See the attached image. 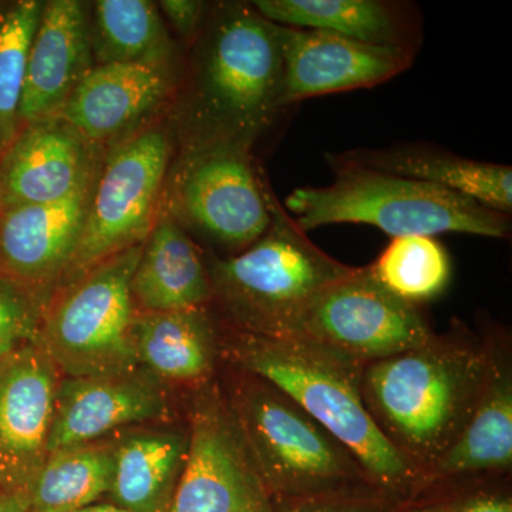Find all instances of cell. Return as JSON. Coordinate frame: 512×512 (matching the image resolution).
I'll return each mask as SVG.
<instances>
[{"mask_svg": "<svg viewBox=\"0 0 512 512\" xmlns=\"http://www.w3.org/2000/svg\"><path fill=\"white\" fill-rule=\"evenodd\" d=\"M281 26L252 3L210 6L173 99L178 154L254 147L282 107Z\"/></svg>", "mask_w": 512, "mask_h": 512, "instance_id": "6da1fadb", "label": "cell"}, {"mask_svg": "<svg viewBox=\"0 0 512 512\" xmlns=\"http://www.w3.org/2000/svg\"><path fill=\"white\" fill-rule=\"evenodd\" d=\"M221 357L234 369L278 387L329 431L359 461L380 493L409 504L426 490V478L367 412L363 367L305 336H264L229 328Z\"/></svg>", "mask_w": 512, "mask_h": 512, "instance_id": "7a4b0ae2", "label": "cell"}, {"mask_svg": "<svg viewBox=\"0 0 512 512\" xmlns=\"http://www.w3.org/2000/svg\"><path fill=\"white\" fill-rule=\"evenodd\" d=\"M491 360L493 339L458 329L363 367L367 412L424 478L466 429Z\"/></svg>", "mask_w": 512, "mask_h": 512, "instance_id": "3957f363", "label": "cell"}, {"mask_svg": "<svg viewBox=\"0 0 512 512\" xmlns=\"http://www.w3.org/2000/svg\"><path fill=\"white\" fill-rule=\"evenodd\" d=\"M271 225L239 254L211 258L212 301L229 328L295 336L320 293L355 271L325 254L296 225L266 181Z\"/></svg>", "mask_w": 512, "mask_h": 512, "instance_id": "277c9868", "label": "cell"}, {"mask_svg": "<svg viewBox=\"0 0 512 512\" xmlns=\"http://www.w3.org/2000/svg\"><path fill=\"white\" fill-rule=\"evenodd\" d=\"M335 180L326 187L298 188L285 210L303 232L332 224H366L390 237L440 234L508 238L510 215L437 185L383 173L326 156Z\"/></svg>", "mask_w": 512, "mask_h": 512, "instance_id": "5b68a950", "label": "cell"}, {"mask_svg": "<svg viewBox=\"0 0 512 512\" xmlns=\"http://www.w3.org/2000/svg\"><path fill=\"white\" fill-rule=\"evenodd\" d=\"M234 372L225 396L274 501L380 493L348 448L291 397L261 377Z\"/></svg>", "mask_w": 512, "mask_h": 512, "instance_id": "8992f818", "label": "cell"}, {"mask_svg": "<svg viewBox=\"0 0 512 512\" xmlns=\"http://www.w3.org/2000/svg\"><path fill=\"white\" fill-rule=\"evenodd\" d=\"M143 247L101 262L50 296L39 340L60 376L113 375L140 367L131 278Z\"/></svg>", "mask_w": 512, "mask_h": 512, "instance_id": "52a82bcc", "label": "cell"}, {"mask_svg": "<svg viewBox=\"0 0 512 512\" xmlns=\"http://www.w3.org/2000/svg\"><path fill=\"white\" fill-rule=\"evenodd\" d=\"M174 154L170 124L148 123L104 150L82 237L57 289L144 244L163 208Z\"/></svg>", "mask_w": 512, "mask_h": 512, "instance_id": "ba28073f", "label": "cell"}, {"mask_svg": "<svg viewBox=\"0 0 512 512\" xmlns=\"http://www.w3.org/2000/svg\"><path fill=\"white\" fill-rule=\"evenodd\" d=\"M164 211L215 247L239 254L271 225L266 180L251 148L218 146L178 154L165 180Z\"/></svg>", "mask_w": 512, "mask_h": 512, "instance_id": "9c48e42d", "label": "cell"}, {"mask_svg": "<svg viewBox=\"0 0 512 512\" xmlns=\"http://www.w3.org/2000/svg\"><path fill=\"white\" fill-rule=\"evenodd\" d=\"M167 512H274L224 389L212 380L192 400L187 457Z\"/></svg>", "mask_w": 512, "mask_h": 512, "instance_id": "30bf717a", "label": "cell"}, {"mask_svg": "<svg viewBox=\"0 0 512 512\" xmlns=\"http://www.w3.org/2000/svg\"><path fill=\"white\" fill-rule=\"evenodd\" d=\"M434 335L420 306L386 291L362 266L320 293L296 336L366 366L419 348Z\"/></svg>", "mask_w": 512, "mask_h": 512, "instance_id": "8fae6325", "label": "cell"}, {"mask_svg": "<svg viewBox=\"0 0 512 512\" xmlns=\"http://www.w3.org/2000/svg\"><path fill=\"white\" fill-rule=\"evenodd\" d=\"M60 377L40 340L0 362V493L26 494L49 457Z\"/></svg>", "mask_w": 512, "mask_h": 512, "instance_id": "7c38bea8", "label": "cell"}, {"mask_svg": "<svg viewBox=\"0 0 512 512\" xmlns=\"http://www.w3.org/2000/svg\"><path fill=\"white\" fill-rule=\"evenodd\" d=\"M180 80L178 64H97L59 117L93 146L107 150L147 126L173 101Z\"/></svg>", "mask_w": 512, "mask_h": 512, "instance_id": "4fadbf2b", "label": "cell"}, {"mask_svg": "<svg viewBox=\"0 0 512 512\" xmlns=\"http://www.w3.org/2000/svg\"><path fill=\"white\" fill-rule=\"evenodd\" d=\"M168 414L163 383L141 367L113 375L60 377L49 454L96 443Z\"/></svg>", "mask_w": 512, "mask_h": 512, "instance_id": "5bb4252c", "label": "cell"}, {"mask_svg": "<svg viewBox=\"0 0 512 512\" xmlns=\"http://www.w3.org/2000/svg\"><path fill=\"white\" fill-rule=\"evenodd\" d=\"M103 154L60 117L20 128L0 157V212L69 197L96 177Z\"/></svg>", "mask_w": 512, "mask_h": 512, "instance_id": "9a60e30c", "label": "cell"}, {"mask_svg": "<svg viewBox=\"0 0 512 512\" xmlns=\"http://www.w3.org/2000/svg\"><path fill=\"white\" fill-rule=\"evenodd\" d=\"M282 107L323 94L367 89L409 69V50L367 45L320 30L281 26Z\"/></svg>", "mask_w": 512, "mask_h": 512, "instance_id": "2e32d148", "label": "cell"}, {"mask_svg": "<svg viewBox=\"0 0 512 512\" xmlns=\"http://www.w3.org/2000/svg\"><path fill=\"white\" fill-rule=\"evenodd\" d=\"M96 178L63 200L0 212V272L49 301L79 245Z\"/></svg>", "mask_w": 512, "mask_h": 512, "instance_id": "e0dca14e", "label": "cell"}, {"mask_svg": "<svg viewBox=\"0 0 512 512\" xmlns=\"http://www.w3.org/2000/svg\"><path fill=\"white\" fill-rule=\"evenodd\" d=\"M90 5L82 0L45 2L30 46L19 130L59 117L74 89L96 66L90 43Z\"/></svg>", "mask_w": 512, "mask_h": 512, "instance_id": "ac0fdd59", "label": "cell"}, {"mask_svg": "<svg viewBox=\"0 0 512 512\" xmlns=\"http://www.w3.org/2000/svg\"><path fill=\"white\" fill-rule=\"evenodd\" d=\"M138 313L187 311L212 301L210 272L195 242L161 208L131 278Z\"/></svg>", "mask_w": 512, "mask_h": 512, "instance_id": "d6986e66", "label": "cell"}, {"mask_svg": "<svg viewBox=\"0 0 512 512\" xmlns=\"http://www.w3.org/2000/svg\"><path fill=\"white\" fill-rule=\"evenodd\" d=\"M222 335L207 306L187 311L138 313L134 342L138 365L163 382H211Z\"/></svg>", "mask_w": 512, "mask_h": 512, "instance_id": "ffe728a7", "label": "cell"}, {"mask_svg": "<svg viewBox=\"0 0 512 512\" xmlns=\"http://www.w3.org/2000/svg\"><path fill=\"white\" fill-rule=\"evenodd\" d=\"M512 466V367L504 343L493 338L490 373L466 429L429 474L440 481L507 473Z\"/></svg>", "mask_w": 512, "mask_h": 512, "instance_id": "44dd1931", "label": "cell"}, {"mask_svg": "<svg viewBox=\"0 0 512 512\" xmlns=\"http://www.w3.org/2000/svg\"><path fill=\"white\" fill-rule=\"evenodd\" d=\"M339 160L383 173L423 181L457 192L478 204L510 215L512 168L510 165L468 160L439 148L400 146L383 150L348 151Z\"/></svg>", "mask_w": 512, "mask_h": 512, "instance_id": "7402d4cb", "label": "cell"}, {"mask_svg": "<svg viewBox=\"0 0 512 512\" xmlns=\"http://www.w3.org/2000/svg\"><path fill=\"white\" fill-rule=\"evenodd\" d=\"M269 22L320 30L367 45L416 52V20L403 5L383 0H255Z\"/></svg>", "mask_w": 512, "mask_h": 512, "instance_id": "603a6c76", "label": "cell"}, {"mask_svg": "<svg viewBox=\"0 0 512 512\" xmlns=\"http://www.w3.org/2000/svg\"><path fill=\"white\" fill-rule=\"evenodd\" d=\"M114 441L110 495L131 512H167L188 450V429L133 430Z\"/></svg>", "mask_w": 512, "mask_h": 512, "instance_id": "cb8c5ba5", "label": "cell"}, {"mask_svg": "<svg viewBox=\"0 0 512 512\" xmlns=\"http://www.w3.org/2000/svg\"><path fill=\"white\" fill-rule=\"evenodd\" d=\"M94 64H178L177 45L157 3L97 0L90 5Z\"/></svg>", "mask_w": 512, "mask_h": 512, "instance_id": "d4e9b609", "label": "cell"}, {"mask_svg": "<svg viewBox=\"0 0 512 512\" xmlns=\"http://www.w3.org/2000/svg\"><path fill=\"white\" fill-rule=\"evenodd\" d=\"M114 441H96L49 454L26 491L29 512H76L109 494Z\"/></svg>", "mask_w": 512, "mask_h": 512, "instance_id": "484cf974", "label": "cell"}, {"mask_svg": "<svg viewBox=\"0 0 512 512\" xmlns=\"http://www.w3.org/2000/svg\"><path fill=\"white\" fill-rule=\"evenodd\" d=\"M367 269L386 291L416 306L440 296L451 279L446 248L427 235L394 237Z\"/></svg>", "mask_w": 512, "mask_h": 512, "instance_id": "4316f807", "label": "cell"}, {"mask_svg": "<svg viewBox=\"0 0 512 512\" xmlns=\"http://www.w3.org/2000/svg\"><path fill=\"white\" fill-rule=\"evenodd\" d=\"M43 6L42 0L0 3V157L18 134L20 97Z\"/></svg>", "mask_w": 512, "mask_h": 512, "instance_id": "83f0119b", "label": "cell"}, {"mask_svg": "<svg viewBox=\"0 0 512 512\" xmlns=\"http://www.w3.org/2000/svg\"><path fill=\"white\" fill-rule=\"evenodd\" d=\"M46 299L0 272V362L40 338Z\"/></svg>", "mask_w": 512, "mask_h": 512, "instance_id": "f1b7e54d", "label": "cell"}, {"mask_svg": "<svg viewBox=\"0 0 512 512\" xmlns=\"http://www.w3.org/2000/svg\"><path fill=\"white\" fill-rule=\"evenodd\" d=\"M403 503L382 493L323 495L274 501V512H397Z\"/></svg>", "mask_w": 512, "mask_h": 512, "instance_id": "f546056e", "label": "cell"}, {"mask_svg": "<svg viewBox=\"0 0 512 512\" xmlns=\"http://www.w3.org/2000/svg\"><path fill=\"white\" fill-rule=\"evenodd\" d=\"M158 8L178 37L191 47L200 36L210 6L200 0H163Z\"/></svg>", "mask_w": 512, "mask_h": 512, "instance_id": "4dcf8cb0", "label": "cell"}, {"mask_svg": "<svg viewBox=\"0 0 512 512\" xmlns=\"http://www.w3.org/2000/svg\"><path fill=\"white\" fill-rule=\"evenodd\" d=\"M454 512H512L511 495L495 490L461 495Z\"/></svg>", "mask_w": 512, "mask_h": 512, "instance_id": "1f68e13d", "label": "cell"}, {"mask_svg": "<svg viewBox=\"0 0 512 512\" xmlns=\"http://www.w3.org/2000/svg\"><path fill=\"white\" fill-rule=\"evenodd\" d=\"M461 495L456 497L439 498V500L421 501L403 505L397 512H454Z\"/></svg>", "mask_w": 512, "mask_h": 512, "instance_id": "d6a6232c", "label": "cell"}, {"mask_svg": "<svg viewBox=\"0 0 512 512\" xmlns=\"http://www.w3.org/2000/svg\"><path fill=\"white\" fill-rule=\"evenodd\" d=\"M0 512H29L26 495L0 493Z\"/></svg>", "mask_w": 512, "mask_h": 512, "instance_id": "836d02e7", "label": "cell"}, {"mask_svg": "<svg viewBox=\"0 0 512 512\" xmlns=\"http://www.w3.org/2000/svg\"><path fill=\"white\" fill-rule=\"evenodd\" d=\"M76 512H131L116 504H92Z\"/></svg>", "mask_w": 512, "mask_h": 512, "instance_id": "e575fe53", "label": "cell"}]
</instances>
